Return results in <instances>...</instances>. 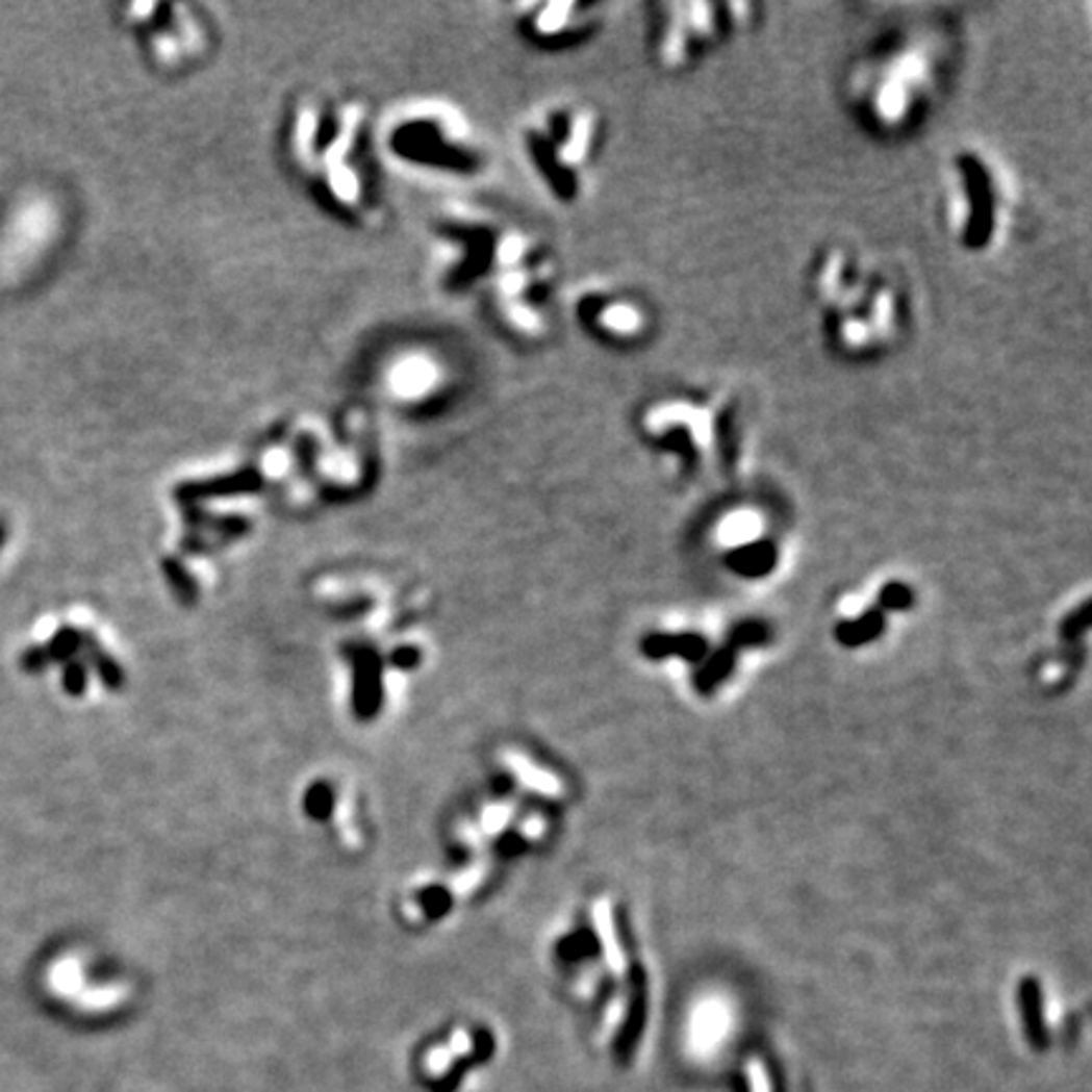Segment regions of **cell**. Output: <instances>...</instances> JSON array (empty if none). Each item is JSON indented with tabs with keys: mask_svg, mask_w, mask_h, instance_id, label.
<instances>
[{
	"mask_svg": "<svg viewBox=\"0 0 1092 1092\" xmlns=\"http://www.w3.org/2000/svg\"><path fill=\"white\" fill-rule=\"evenodd\" d=\"M951 69V41L936 26L890 28L849 71V106L878 139L908 137L931 117Z\"/></svg>",
	"mask_w": 1092,
	"mask_h": 1092,
	"instance_id": "1",
	"label": "cell"
},
{
	"mask_svg": "<svg viewBox=\"0 0 1092 1092\" xmlns=\"http://www.w3.org/2000/svg\"><path fill=\"white\" fill-rule=\"evenodd\" d=\"M810 299L835 357L853 364L888 357L906 339L911 304L888 269L853 246L830 244L810 263Z\"/></svg>",
	"mask_w": 1092,
	"mask_h": 1092,
	"instance_id": "2",
	"label": "cell"
},
{
	"mask_svg": "<svg viewBox=\"0 0 1092 1092\" xmlns=\"http://www.w3.org/2000/svg\"><path fill=\"white\" fill-rule=\"evenodd\" d=\"M463 248L456 274L481 288L493 316L518 339H539L549 327L557 263L527 230L504 223L468 221L442 228Z\"/></svg>",
	"mask_w": 1092,
	"mask_h": 1092,
	"instance_id": "3",
	"label": "cell"
},
{
	"mask_svg": "<svg viewBox=\"0 0 1092 1092\" xmlns=\"http://www.w3.org/2000/svg\"><path fill=\"white\" fill-rule=\"evenodd\" d=\"M637 438L681 481L729 478L743 453L741 405L723 389H676L645 400Z\"/></svg>",
	"mask_w": 1092,
	"mask_h": 1092,
	"instance_id": "4",
	"label": "cell"
},
{
	"mask_svg": "<svg viewBox=\"0 0 1092 1092\" xmlns=\"http://www.w3.org/2000/svg\"><path fill=\"white\" fill-rule=\"evenodd\" d=\"M354 102L309 99L299 106L291 127V155L327 205L347 218L367 215L370 180L359 142L367 132Z\"/></svg>",
	"mask_w": 1092,
	"mask_h": 1092,
	"instance_id": "5",
	"label": "cell"
},
{
	"mask_svg": "<svg viewBox=\"0 0 1092 1092\" xmlns=\"http://www.w3.org/2000/svg\"><path fill=\"white\" fill-rule=\"evenodd\" d=\"M605 145V122L584 102L539 106L522 127L524 157L549 195L572 205L584 198Z\"/></svg>",
	"mask_w": 1092,
	"mask_h": 1092,
	"instance_id": "6",
	"label": "cell"
},
{
	"mask_svg": "<svg viewBox=\"0 0 1092 1092\" xmlns=\"http://www.w3.org/2000/svg\"><path fill=\"white\" fill-rule=\"evenodd\" d=\"M943 218L951 244L969 256H984L1005 235L1012 195L999 164L979 147H961L948 159Z\"/></svg>",
	"mask_w": 1092,
	"mask_h": 1092,
	"instance_id": "7",
	"label": "cell"
},
{
	"mask_svg": "<svg viewBox=\"0 0 1092 1092\" xmlns=\"http://www.w3.org/2000/svg\"><path fill=\"white\" fill-rule=\"evenodd\" d=\"M757 5L721 0H665L651 14L647 51L653 61L670 74H683L711 53L746 33Z\"/></svg>",
	"mask_w": 1092,
	"mask_h": 1092,
	"instance_id": "8",
	"label": "cell"
},
{
	"mask_svg": "<svg viewBox=\"0 0 1092 1092\" xmlns=\"http://www.w3.org/2000/svg\"><path fill=\"white\" fill-rule=\"evenodd\" d=\"M575 316L589 339L617 352L651 345L658 324L651 301L619 283L584 286L575 299Z\"/></svg>",
	"mask_w": 1092,
	"mask_h": 1092,
	"instance_id": "9",
	"label": "cell"
},
{
	"mask_svg": "<svg viewBox=\"0 0 1092 1092\" xmlns=\"http://www.w3.org/2000/svg\"><path fill=\"white\" fill-rule=\"evenodd\" d=\"M451 124L453 122H448L442 111L403 115L389 132V147L417 168L465 170L468 173L478 164L474 147L463 145V139L468 142V129L458 124L453 132H448Z\"/></svg>",
	"mask_w": 1092,
	"mask_h": 1092,
	"instance_id": "10",
	"label": "cell"
},
{
	"mask_svg": "<svg viewBox=\"0 0 1092 1092\" xmlns=\"http://www.w3.org/2000/svg\"><path fill=\"white\" fill-rule=\"evenodd\" d=\"M600 3H539L524 8L518 26L524 39L544 49H569L592 39L605 21Z\"/></svg>",
	"mask_w": 1092,
	"mask_h": 1092,
	"instance_id": "11",
	"label": "cell"
},
{
	"mask_svg": "<svg viewBox=\"0 0 1092 1092\" xmlns=\"http://www.w3.org/2000/svg\"><path fill=\"white\" fill-rule=\"evenodd\" d=\"M382 382L400 407H417V403H428L435 392H440L442 382H448V372H442L433 354L403 352L392 359L387 372H382Z\"/></svg>",
	"mask_w": 1092,
	"mask_h": 1092,
	"instance_id": "12",
	"label": "cell"
},
{
	"mask_svg": "<svg viewBox=\"0 0 1092 1092\" xmlns=\"http://www.w3.org/2000/svg\"><path fill=\"white\" fill-rule=\"evenodd\" d=\"M779 562V547L769 534L759 536V539L743 541L723 552V564L726 569H731L734 575L743 577V580H759L766 577L769 572H774Z\"/></svg>",
	"mask_w": 1092,
	"mask_h": 1092,
	"instance_id": "13",
	"label": "cell"
},
{
	"mask_svg": "<svg viewBox=\"0 0 1092 1092\" xmlns=\"http://www.w3.org/2000/svg\"><path fill=\"white\" fill-rule=\"evenodd\" d=\"M640 651L645 658H651V660L683 658V660H690V663H699V660L706 658L708 642L695 633H683V635L653 633V635L642 637Z\"/></svg>",
	"mask_w": 1092,
	"mask_h": 1092,
	"instance_id": "14",
	"label": "cell"
},
{
	"mask_svg": "<svg viewBox=\"0 0 1092 1092\" xmlns=\"http://www.w3.org/2000/svg\"><path fill=\"white\" fill-rule=\"evenodd\" d=\"M883 630H885V615H883V612L881 610H867V612H863V615L855 617V619H842V623L837 625L835 637L845 647H858V645H865V642L878 640V637L883 635Z\"/></svg>",
	"mask_w": 1092,
	"mask_h": 1092,
	"instance_id": "15",
	"label": "cell"
},
{
	"mask_svg": "<svg viewBox=\"0 0 1092 1092\" xmlns=\"http://www.w3.org/2000/svg\"><path fill=\"white\" fill-rule=\"evenodd\" d=\"M1019 1001H1022L1024 1026L1030 1032V1040L1044 1044V1022H1042V989L1037 979H1024L1019 989Z\"/></svg>",
	"mask_w": 1092,
	"mask_h": 1092,
	"instance_id": "16",
	"label": "cell"
},
{
	"mask_svg": "<svg viewBox=\"0 0 1092 1092\" xmlns=\"http://www.w3.org/2000/svg\"><path fill=\"white\" fill-rule=\"evenodd\" d=\"M734 665H736V651H731V647L726 645L723 651H718L711 660H708L704 668L695 672V688H699L701 693H711V690H716L726 681V678L734 672Z\"/></svg>",
	"mask_w": 1092,
	"mask_h": 1092,
	"instance_id": "17",
	"label": "cell"
},
{
	"mask_svg": "<svg viewBox=\"0 0 1092 1092\" xmlns=\"http://www.w3.org/2000/svg\"><path fill=\"white\" fill-rule=\"evenodd\" d=\"M913 600H916V594H913V589L903 582L883 584V589L878 592V607H881V612L883 610L903 612L913 605Z\"/></svg>",
	"mask_w": 1092,
	"mask_h": 1092,
	"instance_id": "18",
	"label": "cell"
},
{
	"mask_svg": "<svg viewBox=\"0 0 1092 1092\" xmlns=\"http://www.w3.org/2000/svg\"><path fill=\"white\" fill-rule=\"evenodd\" d=\"M766 640H769V630H766V625L741 623L739 628H734V633H731L729 647L731 651H736V647H754V645H761V642H766Z\"/></svg>",
	"mask_w": 1092,
	"mask_h": 1092,
	"instance_id": "19",
	"label": "cell"
},
{
	"mask_svg": "<svg viewBox=\"0 0 1092 1092\" xmlns=\"http://www.w3.org/2000/svg\"><path fill=\"white\" fill-rule=\"evenodd\" d=\"M1088 628H1090V602H1083V605H1080L1075 612H1070V615L1065 617V623H1062V637H1065V640H1075V637L1083 635Z\"/></svg>",
	"mask_w": 1092,
	"mask_h": 1092,
	"instance_id": "20",
	"label": "cell"
}]
</instances>
